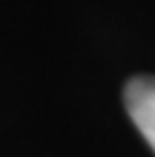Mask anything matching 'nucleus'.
I'll use <instances>...</instances> for the list:
<instances>
[{"label": "nucleus", "instance_id": "nucleus-1", "mask_svg": "<svg viewBox=\"0 0 155 157\" xmlns=\"http://www.w3.org/2000/svg\"><path fill=\"white\" fill-rule=\"evenodd\" d=\"M123 99L132 123L155 150V76H134L125 86Z\"/></svg>", "mask_w": 155, "mask_h": 157}]
</instances>
